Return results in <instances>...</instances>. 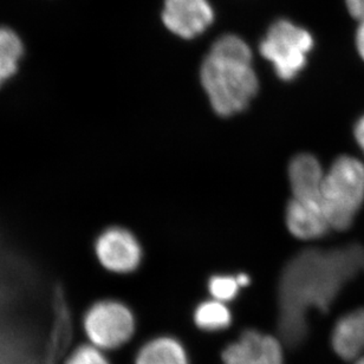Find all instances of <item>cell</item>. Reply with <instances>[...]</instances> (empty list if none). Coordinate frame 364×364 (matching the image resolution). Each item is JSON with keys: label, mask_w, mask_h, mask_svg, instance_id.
I'll use <instances>...</instances> for the list:
<instances>
[{"label": "cell", "mask_w": 364, "mask_h": 364, "mask_svg": "<svg viewBox=\"0 0 364 364\" xmlns=\"http://www.w3.org/2000/svg\"><path fill=\"white\" fill-rule=\"evenodd\" d=\"M346 6L351 17L358 21H364V0H346Z\"/></svg>", "instance_id": "obj_17"}, {"label": "cell", "mask_w": 364, "mask_h": 364, "mask_svg": "<svg viewBox=\"0 0 364 364\" xmlns=\"http://www.w3.org/2000/svg\"><path fill=\"white\" fill-rule=\"evenodd\" d=\"M23 53L24 48L16 32L0 28V87L17 71Z\"/></svg>", "instance_id": "obj_13"}, {"label": "cell", "mask_w": 364, "mask_h": 364, "mask_svg": "<svg viewBox=\"0 0 364 364\" xmlns=\"http://www.w3.org/2000/svg\"><path fill=\"white\" fill-rule=\"evenodd\" d=\"M364 272V246L305 250L287 263L279 282V329L289 344L308 333L310 309L326 312L344 285Z\"/></svg>", "instance_id": "obj_1"}, {"label": "cell", "mask_w": 364, "mask_h": 364, "mask_svg": "<svg viewBox=\"0 0 364 364\" xmlns=\"http://www.w3.org/2000/svg\"><path fill=\"white\" fill-rule=\"evenodd\" d=\"M83 329L90 344L101 350L122 347L133 337V312L121 301L105 299L91 305L83 317Z\"/></svg>", "instance_id": "obj_5"}, {"label": "cell", "mask_w": 364, "mask_h": 364, "mask_svg": "<svg viewBox=\"0 0 364 364\" xmlns=\"http://www.w3.org/2000/svg\"><path fill=\"white\" fill-rule=\"evenodd\" d=\"M237 280H238L240 287H246V285H249L250 282H251L247 274H239V276L237 277Z\"/></svg>", "instance_id": "obj_20"}, {"label": "cell", "mask_w": 364, "mask_h": 364, "mask_svg": "<svg viewBox=\"0 0 364 364\" xmlns=\"http://www.w3.org/2000/svg\"><path fill=\"white\" fill-rule=\"evenodd\" d=\"M224 364H283V347L276 337L246 330L223 351Z\"/></svg>", "instance_id": "obj_7"}, {"label": "cell", "mask_w": 364, "mask_h": 364, "mask_svg": "<svg viewBox=\"0 0 364 364\" xmlns=\"http://www.w3.org/2000/svg\"><path fill=\"white\" fill-rule=\"evenodd\" d=\"M95 250L102 265L115 273L136 270L142 258L140 244L124 228H108L98 237Z\"/></svg>", "instance_id": "obj_6"}, {"label": "cell", "mask_w": 364, "mask_h": 364, "mask_svg": "<svg viewBox=\"0 0 364 364\" xmlns=\"http://www.w3.org/2000/svg\"><path fill=\"white\" fill-rule=\"evenodd\" d=\"M355 139L358 141V146L364 153V115L358 119L355 126Z\"/></svg>", "instance_id": "obj_19"}, {"label": "cell", "mask_w": 364, "mask_h": 364, "mask_svg": "<svg viewBox=\"0 0 364 364\" xmlns=\"http://www.w3.org/2000/svg\"><path fill=\"white\" fill-rule=\"evenodd\" d=\"M65 364H110L101 349L92 344H85L76 348L67 358Z\"/></svg>", "instance_id": "obj_16"}, {"label": "cell", "mask_w": 364, "mask_h": 364, "mask_svg": "<svg viewBox=\"0 0 364 364\" xmlns=\"http://www.w3.org/2000/svg\"><path fill=\"white\" fill-rule=\"evenodd\" d=\"M162 19L181 38H194L213 21V10L207 0H166Z\"/></svg>", "instance_id": "obj_9"}, {"label": "cell", "mask_w": 364, "mask_h": 364, "mask_svg": "<svg viewBox=\"0 0 364 364\" xmlns=\"http://www.w3.org/2000/svg\"><path fill=\"white\" fill-rule=\"evenodd\" d=\"M331 346L341 358L351 364H364V309L338 319L331 335Z\"/></svg>", "instance_id": "obj_10"}, {"label": "cell", "mask_w": 364, "mask_h": 364, "mask_svg": "<svg viewBox=\"0 0 364 364\" xmlns=\"http://www.w3.org/2000/svg\"><path fill=\"white\" fill-rule=\"evenodd\" d=\"M323 210L331 230L347 231L364 203V165L343 155L324 174Z\"/></svg>", "instance_id": "obj_3"}, {"label": "cell", "mask_w": 364, "mask_h": 364, "mask_svg": "<svg viewBox=\"0 0 364 364\" xmlns=\"http://www.w3.org/2000/svg\"><path fill=\"white\" fill-rule=\"evenodd\" d=\"M239 287L240 285L237 277L235 278L231 276H214L210 278L208 283V290L213 296V299L223 303L235 299V296L238 294Z\"/></svg>", "instance_id": "obj_15"}, {"label": "cell", "mask_w": 364, "mask_h": 364, "mask_svg": "<svg viewBox=\"0 0 364 364\" xmlns=\"http://www.w3.org/2000/svg\"><path fill=\"white\" fill-rule=\"evenodd\" d=\"M314 46L312 36L289 21H278L260 43V53L274 67L278 77L291 81L306 64Z\"/></svg>", "instance_id": "obj_4"}, {"label": "cell", "mask_w": 364, "mask_h": 364, "mask_svg": "<svg viewBox=\"0 0 364 364\" xmlns=\"http://www.w3.org/2000/svg\"><path fill=\"white\" fill-rule=\"evenodd\" d=\"M135 364H189V361L179 341L172 337H158L141 348Z\"/></svg>", "instance_id": "obj_12"}, {"label": "cell", "mask_w": 364, "mask_h": 364, "mask_svg": "<svg viewBox=\"0 0 364 364\" xmlns=\"http://www.w3.org/2000/svg\"><path fill=\"white\" fill-rule=\"evenodd\" d=\"M287 225L291 235L303 240L321 238L331 230L326 215L291 199L287 207Z\"/></svg>", "instance_id": "obj_11"}, {"label": "cell", "mask_w": 364, "mask_h": 364, "mask_svg": "<svg viewBox=\"0 0 364 364\" xmlns=\"http://www.w3.org/2000/svg\"><path fill=\"white\" fill-rule=\"evenodd\" d=\"M324 174L326 173L323 172L322 166L314 155L299 154L294 156L289 166L292 199L324 214L322 201Z\"/></svg>", "instance_id": "obj_8"}, {"label": "cell", "mask_w": 364, "mask_h": 364, "mask_svg": "<svg viewBox=\"0 0 364 364\" xmlns=\"http://www.w3.org/2000/svg\"><path fill=\"white\" fill-rule=\"evenodd\" d=\"M194 321L200 329L218 331L226 329L232 322L231 311L223 301H203L196 308Z\"/></svg>", "instance_id": "obj_14"}, {"label": "cell", "mask_w": 364, "mask_h": 364, "mask_svg": "<svg viewBox=\"0 0 364 364\" xmlns=\"http://www.w3.org/2000/svg\"><path fill=\"white\" fill-rule=\"evenodd\" d=\"M200 77L214 112L220 116L242 112L259 88L251 49L233 35L214 43L203 60Z\"/></svg>", "instance_id": "obj_2"}, {"label": "cell", "mask_w": 364, "mask_h": 364, "mask_svg": "<svg viewBox=\"0 0 364 364\" xmlns=\"http://www.w3.org/2000/svg\"><path fill=\"white\" fill-rule=\"evenodd\" d=\"M355 44L358 49V55L364 60V21H358L356 36H355Z\"/></svg>", "instance_id": "obj_18"}]
</instances>
